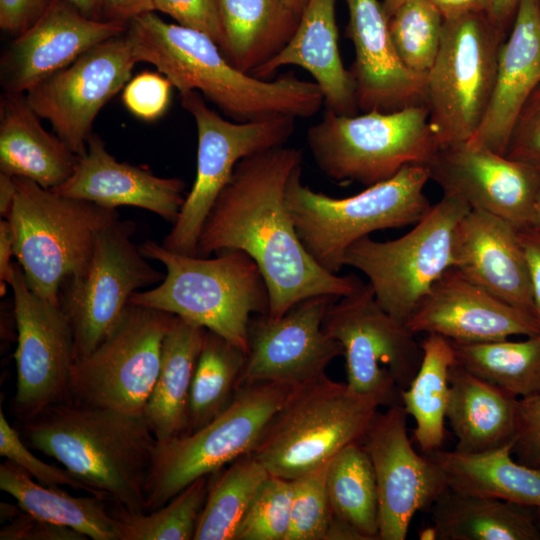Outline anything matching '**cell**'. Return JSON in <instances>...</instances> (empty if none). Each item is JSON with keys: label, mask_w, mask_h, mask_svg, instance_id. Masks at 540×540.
Segmentation results:
<instances>
[{"label": "cell", "mask_w": 540, "mask_h": 540, "mask_svg": "<svg viewBox=\"0 0 540 540\" xmlns=\"http://www.w3.org/2000/svg\"><path fill=\"white\" fill-rule=\"evenodd\" d=\"M303 151L277 146L243 158L211 207L196 256L240 250L257 264L268 289L267 316L277 319L314 296L340 298L363 282L319 266L304 248L286 203L293 174L302 169Z\"/></svg>", "instance_id": "6da1fadb"}, {"label": "cell", "mask_w": 540, "mask_h": 540, "mask_svg": "<svg viewBox=\"0 0 540 540\" xmlns=\"http://www.w3.org/2000/svg\"><path fill=\"white\" fill-rule=\"evenodd\" d=\"M137 62L155 66L180 94L197 91L236 122L274 116L310 118L323 106L320 87L293 71L273 80L235 68L207 35L162 20L139 16L129 31Z\"/></svg>", "instance_id": "7a4b0ae2"}, {"label": "cell", "mask_w": 540, "mask_h": 540, "mask_svg": "<svg viewBox=\"0 0 540 540\" xmlns=\"http://www.w3.org/2000/svg\"><path fill=\"white\" fill-rule=\"evenodd\" d=\"M36 450L58 461L97 496L146 512L145 487L158 441L144 413L69 400L23 421Z\"/></svg>", "instance_id": "3957f363"}, {"label": "cell", "mask_w": 540, "mask_h": 540, "mask_svg": "<svg viewBox=\"0 0 540 540\" xmlns=\"http://www.w3.org/2000/svg\"><path fill=\"white\" fill-rule=\"evenodd\" d=\"M142 254L166 269L161 282L132 295L129 303L168 312L199 325L247 353L253 314H268L269 293L254 260L240 250L215 257L172 252L147 240Z\"/></svg>", "instance_id": "277c9868"}, {"label": "cell", "mask_w": 540, "mask_h": 540, "mask_svg": "<svg viewBox=\"0 0 540 540\" xmlns=\"http://www.w3.org/2000/svg\"><path fill=\"white\" fill-rule=\"evenodd\" d=\"M302 169L291 177L286 203L306 251L326 271L344 267L347 250L369 234L416 224L430 210L424 193V165L403 167L391 178L362 192L335 198L302 184Z\"/></svg>", "instance_id": "5b68a950"}, {"label": "cell", "mask_w": 540, "mask_h": 540, "mask_svg": "<svg viewBox=\"0 0 540 540\" xmlns=\"http://www.w3.org/2000/svg\"><path fill=\"white\" fill-rule=\"evenodd\" d=\"M379 403L326 374L297 385L251 452L270 475L293 480L361 443Z\"/></svg>", "instance_id": "8992f818"}, {"label": "cell", "mask_w": 540, "mask_h": 540, "mask_svg": "<svg viewBox=\"0 0 540 540\" xmlns=\"http://www.w3.org/2000/svg\"><path fill=\"white\" fill-rule=\"evenodd\" d=\"M16 196L7 219L14 256L28 287L59 302L63 282L88 264L98 235L119 220L117 209L59 195L14 176Z\"/></svg>", "instance_id": "52a82bcc"}, {"label": "cell", "mask_w": 540, "mask_h": 540, "mask_svg": "<svg viewBox=\"0 0 540 540\" xmlns=\"http://www.w3.org/2000/svg\"><path fill=\"white\" fill-rule=\"evenodd\" d=\"M320 171L338 182L371 186L411 164L425 165L439 143L426 104L361 115L326 111L306 134Z\"/></svg>", "instance_id": "ba28073f"}, {"label": "cell", "mask_w": 540, "mask_h": 540, "mask_svg": "<svg viewBox=\"0 0 540 540\" xmlns=\"http://www.w3.org/2000/svg\"><path fill=\"white\" fill-rule=\"evenodd\" d=\"M297 385H241L229 406L196 431L158 443L145 487L146 512L165 505L199 477L251 453Z\"/></svg>", "instance_id": "9c48e42d"}, {"label": "cell", "mask_w": 540, "mask_h": 540, "mask_svg": "<svg viewBox=\"0 0 540 540\" xmlns=\"http://www.w3.org/2000/svg\"><path fill=\"white\" fill-rule=\"evenodd\" d=\"M506 31L486 14L445 20L425 76V104L439 147L469 141L489 105Z\"/></svg>", "instance_id": "30bf717a"}, {"label": "cell", "mask_w": 540, "mask_h": 540, "mask_svg": "<svg viewBox=\"0 0 540 540\" xmlns=\"http://www.w3.org/2000/svg\"><path fill=\"white\" fill-rule=\"evenodd\" d=\"M471 209L443 195L403 236L389 241L365 237L346 252L344 265L362 272L378 304L406 325L433 284L454 267V239L460 220Z\"/></svg>", "instance_id": "8fae6325"}, {"label": "cell", "mask_w": 540, "mask_h": 540, "mask_svg": "<svg viewBox=\"0 0 540 540\" xmlns=\"http://www.w3.org/2000/svg\"><path fill=\"white\" fill-rule=\"evenodd\" d=\"M323 329L342 346L353 392L387 408L402 405L401 390L415 377L423 350L415 334L378 304L368 283L329 304Z\"/></svg>", "instance_id": "7c38bea8"}, {"label": "cell", "mask_w": 540, "mask_h": 540, "mask_svg": "<svg viewBox=\"0 0 540 540\" xmlns=\"http://www.w3.org/2000/svg\"><path fill=\"white\" fill-rule=\"evenodd\" d=\"M193 117L198 136L197 170L176 221L162 245L175 253L196 256L202 226L218 195L243 158L287 143L296 118L274 116L231 122L210 109L197 91L180 94Z\"/></svg>", "instance_id": "4fadbf2b"}, {"label": "cell", "mask_w": 540, "mask_h": 540, "mask_svg": "<svg viewBox=\"0 0 540 540\" xmlns=\"http://www.w3.org/2000/svg\"><path fill=\"white\" fill-rule=\"evenodd\" d=\"M174 315L129 303L113 330L74 361L71 399L127 413H144L158 377L162 344Z\"/></svg>", "instance_id": "5bb4252c"}, {"label": "cell", "mask_w": 540, "mask_h": 540, "mask_svg": "<svg viewBox=\"0 0 540 540\" xmlns=\"http://www.w3.org/2000/svg\"><path fill=\"white\" fill-rule=\"evenodd\" d=\"M135 230L133 221L120 219L106 227L86 267L60 288L59 302L73 330L75 360L107 337L134 293L164 278L133 242Z\"/></svg>", "instance_id": "9a60e30c"}, {"label": "cell", "mask_w": 540, "mask_h": 540, "mask_svg": "<svg viewBox=\"0 0 540 540\" xmlns=\"http://www.w3.org/2000/svg\"><path fill=\"white\" fill-rule=\"evenodd\" d=\"M9 286L17 329L13 409L26 421L50 406L71 400L74 335L60 303L36 295L17 262Z\"/></svg>", "instance_id": "2e32d148"}, {"label": "cell", "mask_w": 540, "mask_h": 540, "mask_svg": "<svg viewBox=\"0 0 540 540\" xmlns=\"http://www.w3.org/2000/svg\"><path fill=\"white\" fill-rule=\"evenodd\" d=\"M136 63L124 32L95 45L31 88L26 99L71 151L81 156L98 112L129 82Z\"/></svg>", "instance_id": "e0dca14e"}, {"label": "cell", "mask_w": 540, "mask_h": 540, "mask_svg": "<svg viewBox=\"0 0 540 540\" xmlns=\"http://www.w3.org/2000/svg\"><path fill=\"white\" fill-rule=\"evenodd\" d=\"M402 405L377 413L361 444L375 473L379 501V540H404L414 515L428 510L448 488L427 456L414 450Z\"/></svg>", "instance_id": "ac0fdd59"}, {"label": "cell", "mask_w": 540, "mask_h": 540, "mask_svg": "<svg viewBox=\"0 0 540 540\" xmlns=\"http://www.w3.org/2000/svg\"><path fill=\"white\" fill-rule=\"evenodd\" d=\"M336 297L320 295L294 305L277 319H251L240 386L259 382L300 385L325 374L343 355L341 344L323 329L327 307Z\"/></svg>", "instance_id": "d6986e66"}, {"label": "cell", "mask_w": 540, "mask_h": 540, "mask_svg": "<svg viewBox=\"0 0 540 540\" xmlns=\"http://www.w3.org/2000/svg\"><path fill=\"white\" fill-rule=\"evenodd\" d=\"M424 166L443 195L463 201L471 210L498 216L517 229L530 227L540 186V174L531 167L468 141L439 148Z\"/></svg>", "instance_id": "ffe728a7"}, {"label": "cell", "mask_w": 540, "mask_h": 540, "mask_svg": "<svg viewBox=\"0 0 540 540\" xmlns=\"http://www.w3.org/2000/svg\"><path fill=\"white\" fill-rule=\"evenodd\" d=\"M128 24L94 20L68 0H51L42 16L14 37L1 58L4 92L26 94L95 45L123 34Z\"/></svg>", "instance_id": "44dd1931"}, {"label": "cell", "mask_w": 540, "mask_h": 540, "mask_svg": "<svg viewBox=\"0 0 540 540\" xmlns=\"http://www.w3.org/2000/svg\"><path fill=\"white\" fill-rule=\"evenodd\" d=\"M406 327L457 343H483L540 334L532 315L493 296L450 268L420 301Z\"/></svg>", "instance_id": "7402d4cb"}, {"label": "cell", "mask_w": 540, "mask_h": 540, "mask_svg": "<svg viewBox=\"0 0 540 540\" xmlns=\"http://www.w3.org/2000/svg\"><path fill=\"white\" fill-rule=\"evenodd\" d=\"M349 21L346 36L355 60L349 69L355 81L358 109L391 112L425 104V76L400 60L379 0H345Z\"/></svg>", "instance_id": "603a6c76"}, {"label": "cell", "mask_w": 540, "mask_h": 540, "mask_svg": "<svg viewBox=\"0 0 540 540\" xmlns=\"http://www.w3.org/2000/svg\"><path fill=\"white\" fill-rule=\"evenodd\" d=\"M454 268L493 296L537 319L528 262L518 229L510 222L483 211L467 212L455 232Z\"/></svg>", "instance_id": "cb8c5ba5"}, {"label": "cell", "mask_w": 540, "mask_h": 540, "mask_svg": "<svg viewBox=\"0 0 540 540\" xmlns=\"http://www.w3.org/2000/svg\"><path fill=\"white\" fill-rule=\"evenodd\" d=\"M184 188L179 178L159 177L147 167L119 162L92 133L72 175L52 191L111 209L142 208L173 224L185 200Z\"/></svg>", "instance_id": "d4e9b609"}, {"label": "cell", "mask_w": 540, "mask_h": 540, "mask_svg": "<svg viewBox=\"0 0 540 540\" xmlns=\"http://www.w3.org/2000/svg\"><path fill=\"white\" fill-rule=\"evenodd\" d=\"M539 85L540 5L538 0H520L511 31L499 50L489 105L468 142L504 155L513 123Z\"/></svg>", "instance_id": "484cf974"}, {"label": "cell", "mask_w": 540, "mask_h": 540, "mask_svg": "<svg viewBox=\"0 0 540 540\" xmlns=\"http://www.w3.org/2000/svg\"><path fill=\"white\" fill-rule=\"evenodd\" d=\"M335 7L336 0H308L287 45L251 75L266 79L283 66H299L320 87L326 111L355 115L356 86L340 56Z\"/></svg>", "instance_id": "4316f807"}, {"label": "cell", "mask_w": 540, "mask_h": 540, "mask_svg": "<svg viewBox=\"0 0 540 540\" xmlns=\"http://www.w3.org/2000/svg\"><path fill=\"white\" fill-rule=\"evenodd\" d=\"M448 377L445 418L457 438L454 450L479 454L513 445L520 399L457 363Z\"/></svg>", "instance_id": "83f0119b"}, {"label": "cell", "mask_w": 540, "mask_h": 540, "mask_svg": "<svg viewBox=\"0 0 540 540\" xmlns=\"http://www.w3.org/2000/svg\"><path fill=\"white\" fill-rule=\"evenodd\" d=\"M77 159L57 134L42 127L25 94H2L0 171L52 190L72 175Z\"/></svg>", "instance_id": "f1b7e54d"}, {"label": "cell", "mask_w": 540, "mask_h": 540, "mask_svg": "<svg viewBox=\"0 0 540 540\" xmlns=\"http://www.w3.org/2000/svg\"><path fill=\"white\" fill-rule=\"evenodd\" d=\"M206 331L174 316L166 332L158 377L144 409L158 443L187 433L190 390Z\"/></svg>", "instance_id": "f546056e"}, {"label": "cell", "mask_w": 540, "mask_h": 540, "mask_svg": "<svg viewBox=\"0 0 540 540\" xmlns=\"http://www.w3.org/2000/svg\"><path fill=\"white\" fill-rule=\"evenodd\" d=\"M439 540H540L535 507L446 488L428 509Z\"/></svg>", "instance_id": "4dcf8cb0"}, {"label": "cell", "mask_w": 540, "mask_h": 540, "mask_svg": "<svg viewBox=\"0 0 540 540\" xmlns=\"http://www.w3.org/2000/svg\"><path fill=\"white\" fill-rule=\"evenodd\" d=\"M512 445L479 454L439 449L427 456L448 488L529 507H540V469L513 459Z\"/></svg>", "instance_id": "1f68e13d"}, {"label": "cell", "mask_w": 540, "mask_h": 540, "mask_svg": "<svg viewBox=\"0 0 540 540\" xmlns=\"http://www.w3.org/2000/svg\"><path fill=\"white\" fill-rule=\"evenodd\" d=\"M226 37L225 58L251 74L294 35L299 17L283 0H216Z\"/></svg>", "instance_id": "d6a6232c"}, {"label": "cell", "mask_w": 540, "mask_h": 540, "mask_svg": "<svg viewBox=\"0 0 540 540\" xmlns=\"http://www.w3.org/2000/svg\"><path fill=\"white\" fill-rule=\"evenodd\" d=\"M0 488L34 517L71 528L93 540H118L103 498L91 494L75 497L59 487L42 485L9 460L0 465Z\"/></svg>", "instance_id": "836d02e7"}, {"label": "cell", "mask_w": 540, "mask_h": 540, "mask_svg": "<svg viewBox=\"0 0 540 540\" xmlns=\"http://www.w3.org/2000/svg\"><path fill=\"white\" fill-rule=\"evenodd\" d=\"M420 344L421 365L410 385L401 390V400L416 423L414 439L424 455H428L442 449L445 440L448 376L456 360L452 343L443 336L427 334Z\"/></svg>", "instance_id": "e575fe53"}, {"label": "cell", "mask_w": 540, "mask_h": 540, "mask_svg": "<svg viewBox=\"0 0 540 540\" xmlns=\"http://www.w3.org/2000/svg\"><path fill=\"white\" fill-rule=\"evenodd\" d=\"M456 363L519 398L540 394V334L525 340L452 342Z\"/></svg>", "instance_id": "d590c367"}, {"label": "cell", "mask_w": 540, "mask_h": 540, "mask_svg": "<svg viewBox=\"0 0 540 540\" xmlns=\"http://www.w3.org/2000/svg\"><path fill=\"white\" fill-rule=\"evenodd\" d=\"M327 489L335 516L362 540L379 539V501L372 462L361 443H354L329 462Z\"/></svg>", "instance_id": "8d00e7d4"}, {"label": "cell", "mask_w": 540, "mask_h": 540, "mask_svg": "<svg viewBox=\"0 0 540 540\" xmlns=\"http://www.w3.org/2000/svg\"><path fill=\"white\" fill-rule=\"evenodd\" d=\"M268 476L263 464L249 453L232 461L214 481L209 480L194 540H236L240 524Z\"/></svg>", "instance_id": "74e56055"}, {"label": "cell", "mask_w": 540, "mask_h": 540, "mask_svg": "<svg viewBox=\"0 0 540 540\" xmlns=\"http://www.w3.org/2000/svg\"><path fill=\"white\" fill-rule=\"evenodd\" d=\"M246 352L207 330L192 380L187 433L198 430L232 402L245 366Z\"/></svg>", "instance_id": "f35d334b"}, {"label": "cell", "mask_w": 540, "mask_h": 540, "mask_svg": "<svg viewBox=\"0 0 540 540\" xmlns=\"http://www.w3.org/2000/svg\"><path fill=\"white\" fill-rule=\"evenodd\" d=\"M208 476L197 478L151 512H132L114 503L108 509L118 540H194L208 493Z\"/></svg>", "instance_id": "ab89813d"}, {"label": "cell", "mask_w": 540, "mask_h": 540, "mask_svg": "<svg viewBox=\"0 0 540 540\" xmlns=\"http://www.w3.org/2000/svg\"><path fill=\"white\" fill-rule=\"evenodd\" d=\"M443 23V17L429 0H406L391 15V40L408 69L427 74L439 50Z\"/></svg>", "instance_id": "60d3db41"}, {"label": "cell", "mask_w": 540, "mask_h": 540, "mask_svg": "<svg viewBox=\"0 0 540 540\" xmlns=\"http://www.w3.org/2000/svg\"><path fill=\"white\" fill-rule=\"evenodd\" d=\"M329 462L292 480L291 521L286 540L330 539L336 516L327 489Z\"/></svg>", "instance_id": "b9f144b4"}, {"label": "cell", "mask_w": 540, "mask_h": 540, "mask_svg": "<svg viewBox=\"0 0 540 540\" xmlns=\"http://www.w3.org/2000/svg\"><path fill=\"white\" fill-rule=\"evenodd\" d=\"M292 480L270 475L256 492L236 540H286L291 521Z\"/></svg>", "instance_id": "7bdbcfd3"}, {"label": "cell", "mask_w": 540, "mask_h": 540, "mask_svg": "<svg viewBox=\"0 0 540 540\" xmlns=\"http://www.w3.org/2000/svg\"><path fill=\"white\" fill-rule=\"evenodd\" d=\"M0 455L16 464L42 485L68 486L97 496L90 487L64 467L47 464L34 455L22 440L20 433L10 425L2 408L0 409Z\"/></svg>", "instance_id": "ee69618b"}, {"label": "cell", "mask_w": 540, "mask_h": 540, "mask_svg": "<svg viewBox=\"0 0 540 540\" xmlns=\"http://www.w3.org/2000/svg\"><path fill=\"white\" fill-rule=\"evenodd\" d=\"M504 155L540 174V85L518 113Z\"/></svg>", "instance_id": "f6af8a7d"}, {"label": "cell", "mask_w": 540, "mask_h": 540, "mask_svg": "<svg viewBox=\"0 0 540 540\" xmlns=\"http://www.w3.org/2000/svg\"><path fill=\"white\" fill-rule=\"evenodd\" d=\"M172 86L160 72L139 73L123 88V104L137 118L154 121L166 112Z\"/></svg>", "instance_id": "bcb514c9"}, {"label": "cell", "mask_w": 540, "mask_h": 540, "mask_svg": "<svg viewBox=\"0 0 540 540\" xmlns=\"http://www.w3.org/2000/svg\"><path fill=\"white\" fill-rule=\"evenodd\" d=\"M155 11L210 37L225 56L226 37L216 0H153Z\"/></svg>", "instance_id": "7dc6e473"}, {"label": "cell", "mask_w": 540, "mask_h": 540, "mask_svg": "<svg viewBox=\"0 0 540 540\" xmlns=\"http://www.w3.org/2000/svg\"><path fill=\"white\" fill-rule=\"evenodd\" d=\"M18 506V505H17ZM1 515L8 521L0 530L1 540H86L87 537L64 526L41 520L18 506L1 503Z\"/></svg>", "instance_id": "c3c4849f"}, {"label": "cell", "mask_w": 540, "mask_h": 540, "mask_svg": "<svg viewBox=\"0 0 540 540\" xmlns=\"http://www.w3.org/2000/svg\"><path fill=\"white\" fill-rule=\"evenodd\" d=\"M512 454L518 462L540 469V394L519 400Z\"/></svg>", "instance_id": "681fc988"}, {"label": "cell", "mask_w": 540, "mask_h": 540, "mask_svg": "<svg viewBox=\"0 0 540 540\" xmlns=\"http://www.w3.org/2000/svg\"><path fill=\"white\" fill-rule=\"evenodd\" d=\"M51 0H0V28L14 37L30 28Z\"/></svg>", "instance_id": "f907efd6"}, {"label": "cell", "mask_w": 540, "mask_h": 540, "mask_svg": "<svg viewBox=\"0 0 540 540\" xmlns=\"http://www.w3.org/2000/svg\"><path fill=\"white\" fill-rule=\"evenodd\" d=\"M518 236L528 262L532 298L540 322V231L531 227L518 229Z\"/></svg>", "instance_id": "816d5d0a"}, {"label": "cell", "mask_w": 540, "mask_h": 540, "mask_svg": "<svg viewBox=\"0 0 540 540\" xmlns=\"http://www.w3.org/2000/svg\"><path fill=\"white\" fill-rule=\"evenodd\" d=\"M104 20L128 24L132 19L155 11L153 0H103Z\"/></svg>", "instance_id": "f5cc1de1"}, {"label": "cell", "mask_w": 540, "mask_h": 540, "mask_svg": "<svg viewBox=\"0 0 540 540\" xmlns=\"http://www.w3.org/2000/svg\"><path fill=\"white\" fill-rule=\"evenodd\" d=\"M445 20L460 18L469 14L488 16L492 0H429Z\"/></svg>", "instance_id": "db71d44e"}, {"label": "cell", "mask_w": 540, "mask_h": 540, "mask_svg": "<svg viewBox=\"0 0 540 540\" xmlns=\"http://www.w3.org/2000/svg\"><path fill=\"white\" fill-rule=\"evenodd\" d=\"M12 257L14 256V237L7 219L0 221V288L1 296L5 295L7 285L13 275Z\"/></svg>", "instance_id": "11a10c76"}, {"label": "cell", "mask_w": 540, "mask_h": 540, "mask_svg": "<svg viewBox=\"0 0 540 540\" xmlns=\"http://www.w3.org/2000/svg\"><path fill=\"white\" fill-rule=\"evenodd\" d=\"M520 0H492L488 17L497 26L506 31L512 25Z\"/></svg>", "instance_id": "9f6ffc18"}, {"label": "cell", "mask_w": 540, "mask_h": 540, "mask_svg": "<svg viewBox=\"0 0 540 540\" xmlns=\"http://www.w3.org/2000/svg\"><path fill=\"white\" fill-rule=\"evenodd\" d=\"M16 196V183L14 176L0 171V214L7 218Z\"/></svg>", "instance_id": "6f0895ef"}, {"label": "cell", "mask_w": 540, "mask_h": 540, "mask_svg": "<svg viewBox=\"0 0 540 540\" xmlns=\"http://www.w3.org/2000/svg\"><path fill=\"white\" fill-rule=\"evenodd\" d=\"M82 14L94 20H104L103 0H68Z\"/></svg>", "instance_id": "680465c9"}, {"label": "cell", "mask_w": 540, "mask_h": 540, "mask_svg": "<svg viewBox=\"0 0 540 540\" xmlns=\"http://www.w3.org/2000/svg\"><path fill=\"white\" fill-rule=\"evenodd\" d=\"M530 227L540 231V186L532 208Z\"/></svg>", "instance_id": "91938a15"}, {"label": "cell", "mask_w": 540, "mask_h": 540, "mask_svg": "<svg viewBox=\"0 0 540 540\" xmlns=\"http://www.w3.org/2000/svg\"><path fill=\"white\" fill-rule=\"evenodd\" d=\"M308 0H283L285 6L300 18Z\"/></svg>", "instance_id": "94428289"}, {"label": "cell", "mask_w": 540, "mask_h": 540, "mask_svg": "<svg viewBox=\"0 0 540 540\" xmlns=\"http://www.w3.org/2000/svg\"><path fill=\"white\" fill-rule=\"evenodd\" d=\"M405 1L406 0H384L382 5L387 19H389L397 8Z\"/></svg>", "instance_id": "6125c7cd"}, {"label": "cell", "mask_w": 540, "mask_h": 540, "mask_svg": "<svg viewBox=\"0 0 540 540\" xmlns=\"http://www.w3.org/2000/svg\"><path fill=\"white\" fill-rule=\"evenodd\" d=\"M535 517H536V523H537L538 529L540 531V507L535 508Z\"/></svg>", "instance_id": "be15d7a7"}, {"label": "cell", "mask_w": 540, "mask_h": 540, "mask_svg": "<svg viewBox=\"0 0 540 540\" xmlns=\"http://www.w3.org/2000/svg\"><path fill=\"white\" fill-rule=\"evenodd\" d=\"M538 1H539V5H540V0H538Z\"/></svg>", "instance_id": "e7e4bbea"}]
</instances>
